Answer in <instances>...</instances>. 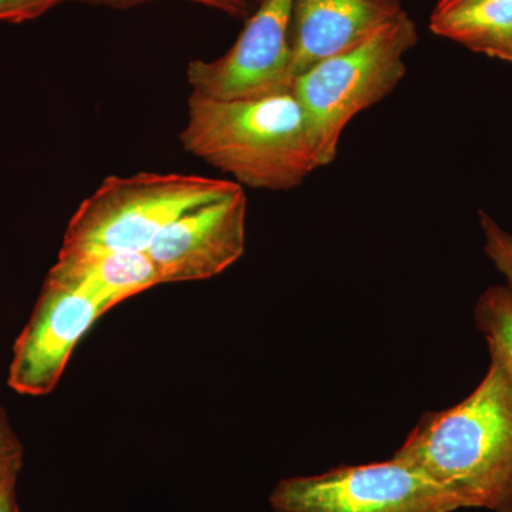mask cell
<instances>
[{
  "instance_id": "obj_1",
  "label": "cell",
  "mask_w": 512,
  "mask_h": 512,
  "mask_svg": "<svg viewBox=\"0 0 512 512\" xmlns=\"http://www.w3.org/2000/svg\"><path fill=\"white\" fill-rule=\"evenodd\" d=\"M180 141L187 153L254 190L291 191L325 167L293 87L232 100L192 90Z\"/></svg>"
},
{
  "instance_id": "obj_2",
  "label": "cell",
  "mask_w": 512,
  "mask_h": 512,
  "mask_svg": "<svg viewBox=\"0 0 512 512\" xmlns=\"http://www.w3.org/2000/svg\"><path fill=\"white\" fill-rule=\"evenodd\" d=\"M394 457L453 494L464 510L512 512V379L490 365L463 402L427 412Z\"/></svg>"
},
{
  "instance_id": "obj_3",
  "label": "cell",
  "mask_w": 512,
  "mask_h": 512,
  "mask_svg": "<svg viewBox=\"0 0 512 512\" xmlns=\"http://www.w3.org/2000/svg\"><path fill=\"white\" fill-rule=\"evenodd\" d=\"M239 188L195 174L111 175L70 218L59 255L147 252L175 220Z\"/></svg>"
},
{
  "instance_id": "obj_4",
  "label": "cell",
  "mask_w": 512,
  "mask_h": 512,
  "mask_svg": "<svg viewBox=\"0 0 512 512\" xmlns=\"http://www.w3.org/2000/svg\"><path fill=\"white\" fill-rule=\"evenodd\" d=\"M417 42L416 23L404 10L362 45L323 60L296 77L293 90L311 121L325 167L338 156L350 121L386 99L403 82L406 55Z\"/></svg>"
},
{
  "instance_id": "obj_5",
  "label": "cell",
  "mask_w": 512,
  "mask_h": 512,
  "mask_svg": "<svg viewBox=\"0 0 512 512\" xmlns=\"http://www.w3.org/2000/svg\"><path fill=\"white\" fill-rule=\"evenodd\" d=\"M274 512H457L463 504L406 461L340 466L279 481Z\"/></svg>"
},
{
  "instance_id": "obj_6",
  "label": "cell",
  "mask_w": 512,
  "mask_h": 512,
  "mask_svg": "<svg viewBox=\"0 0 512 512\" xmlns=\"http://www.w3.org/2000/svg\"><path fill=\"white\" fill-rule=\"evenodd\" d=\"M293 3L295 0H261L225 55L188 64L191 89L220 100L291 89Z\"/></svg>"
},
{
  "instance_id": "obj_7",
  "label": "cell",
  "mask_w": 512,
  "mask_h": 512,
  "mask_svg": "<svg viewBox=\"0 0 512 512\" xmlns=\"http://www.w3.org/2000/svg\"><path fill=\"white\" fill-rule=\"evenodd\" d=\"M103 313L89 293L49 272L32 316L13 345L10 389L30 397L52 393L77 343Z\"/></svg>"
},
{
  "instance_id": "obj_8",
  "label": "cell",
  "mask_w": 512,
  "mask_h": 512,
  "mask_svg": "<svg viewBox=\"0 0 512 512\" xmlns=\"http://www.w3.org/2000/svg\"><path fill=\"white\" fill-rule=\"evenodd\" d=\"M247 210V195L239 188L168 225L147 251L161 284L204 281L238 262L247 241Z\"/></svg>"
},
{
  "instance_id": "obj_9",
  "label": "cell",
  "mask_w": 512,
  "mask_h": 512,
  "mask_svg": "<svg viewBox=\"0 0 512 512\" xmlns=\"http://www.w3.org/2000/svg\"><path fill=\"white\" fill-rule=\"evenodd\" d=\"M404 12L402 0H295L291 77L362 45Z\"/></svg>"
},
{
  "instance_id": "obj_10",
  "label": "cell",
  "mask_w": 512,
  "mask_h": 512,
  "mask_svg": "<svg viewBox=\"0 0 512 512\" xmlns=\"http://www.w3.org/2000/svg\"><path fill=\"white\" fill-rule=\"evenodd\" d=\"M49 272L89 293L106 312L131 296L161 285L160 274L147 252L59 255Z\"/></svg>"
},
{
  "instance_id": "obj_11",
  "label": "cell",
  "mask_w": 512,
  "mask_h": 512,
  "mask_svg": "<svg viewBox=\"0 0 512 512\" xmlns=\"http://www.w3.org/2000/svg\"><path fill=\"white\" fill-rule=\"evenodd\" d=\"M430 30L471 52L512 64V0H466L433 9Z\"/></svg>"
},
{
  "instance_id": "obj_12",
  "label": "cell",
  "mask_w": 512,
  "mask_h": 512,
  "mask_svg": "<svg viewBox=\"0 0 512 512\" xmlns=\"http://www.w3.org/2000/svg\"><path fill=\"white\" fill-rule=\"evenodd\" d=\"M478 332L487 342L488 352L501 360L512 379V289L493 285L485 289L474 309Z\"/></svg>"
},
{
  "instance_id": "obj_13",
  "label": "cell",
  "mask_w": 512,
  "mask_h": 512,
  "mask_svg": "<svg viewBox=\"0 0 512 512\" xmlns=\"http://www.w3.org/2000/svg\"><path fill=\"white\" fill-rule=\"evenodd\" d=\"M484 237V252L512 289V234L487 212L478 214Z\"/></svg>"
},
{
  "instance_id": "obj_14",
  "label": "cell",
  "mask_w": 512,
  "mask_h": 512,
  "mask_svg": "<svg viewBox=\"0 0 512 512\" xmlns=\"http://www.w3.org/2000/svg\"><path fill=\"white\" fill-rule=\"evenodd\" d=\"M23 466V447L8 417L0 409V484L18 481Z\"/></svg>"
},
{
  "instance_id": "obj_15",
  "label": "cell",
  "mask_w": 512,
  "mask_h": 512,
  "mask_svg": "<svg viewBox=\"0 0 512 512\" xmlns=\"http://www.w3.org/2000/svg\"><path fill=\"white\" fill-rule=\"evenodd\" d=\"M72 0H0V23H23L35 20Z\"/></svg>"
},
{
  "instance_id": "obj_16",
  "label": "cell",
  "mask_w": 512,
  "mask_h": 512,
  "mask_svg": "<svg viewBox=\"0 0 512 512\" xmlns=\"http://www.w3.org/2000/svg\"><path fill=\"white\" fill-rule=\"evenodd\" d=\"M89 2L103 3V5L114 6V8H131V6L151 2V0H89ZM185 2L197 3L205 8L218 10L234 19L247 20L252 13V9L242 0H185Z\"/></svg>"
},
{
  "instance_id": "obj_17",
  "label": "cell",
  "mask_w": 512,
  "mask_h": 512,
  "mask_svg": "<svg viewBox=\"0 0 512 512\" xmlns=\"http://www.w3.org/2000/svg\"><path fill=\"white\" fill-rule=\"evenodd\" d=\"M16 481L0 484V512H18Z\"/></svg>"
},
{
  "instance_id": "obj_18",
  "label": "cell",
  "mask_w": 512,
  "mask_h": 512,
  "mask_svg": "<svg viewBox=\"0 0 512 512\" xmlns=\"http://www.w3.org/2000/svg\"><path fill=\"white\" fill-rule=\"evenodd\" d=\"M466 2V0H439L437 5L434 6V9H446L450 8V6L457 5V3Z\"/></svg>"
},
{
  "instance_id": "obj_19",
  "label": "cell",
  "mask_w": 512,
  "mask_h": 512,
  "mask_svg": "<svg viewBox=\"0 0 512 512\" xmlns=\"http://www.w3.org/2000/svg\"><path fill=\"white\" fill-rule=\"evenodd\" d=\"M242 2L247 3L249 8L252 9V8H256V6H258L259 3H261V0H242Z\"/></svg>"
}]
</instances>
